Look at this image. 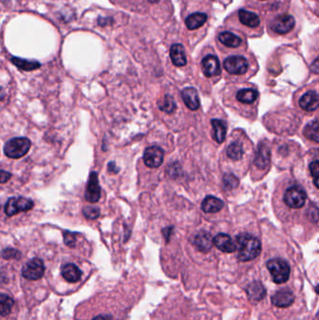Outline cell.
<instances>
[{
    "label": "cell",
    "instance_id": "obj_1",
    "mask_svg": "<svg viewBox=\"0 0 319 320\" xmlns=\"http://www.w3.org/2000/svg\"><path fill=\"white\" fill-rule=\"evenodd\" d=\"M238 250V258L241 261H250L259 256L261 244L259 240L248 233L238 235L235 239Z\"/></svg>",
    "mask_w": 319,
    "mask_h": 320
},
{
    "label": "cell",
    "instance_id": "obj_2",
    "mask_svg": "<svg viewBox=\"0 0 319 320\" xmlns=\"http://www.w3.org/2000/svg\"><path fill=\"white\" fill-rule=\"evenodd\" d=\"M30 148L31 142L28 138H12L6 142L4 146V153L10 158L18 159L26 156Z\"/></svg>",
    "mask_w": 319,
    "mask_h": 320
},
{
    "label": "cell",
    "instance_id": "obj_3",
    "mask_svg": "<svg viewBox=\"0 0 319 320\" xmlns=\"http://www.w3.org/2000/svg\"><path fill=\"white\" fill-rule=\"evenodd\" d=\"M267 268L272 275L274 283H286L289 279L290 267L286 260L282 258H273L268 261Z\"/></svg>",
    "mask_w": 319,
    "mask_h": 320
},
{
    "label": "cell",
    "instance_id": "obj_4",
    "mask_svg": "<svg viewBox=\"0 0 319 320\" xmlns=\"http://www.w3.org/2000/svg\"><path fill=\"white\" fill-rule=\"evenodd\" d=\"M296 26L295 18L287 13L278 14L270 23V28L276 35H287L291 32Z\"/></svg>",
    "mask_w": 319,
    "mask_h": 320
},
{
    "label": "cell",
    "instance_id": "obj_5",
    "mask_svg": "<svg viewBox=\"0 0 319 320\" xmlns=\"http://www.w3.org/2000/svg\"><path fill=\"white\" fill-rule=\"evenodd\" d=\"M307 195L300 185H292L284 196L285 203L292 209H300L304 206Z\"/></svg>",
    "mask_w": 319,
    "mask_h": 320
},
{
    "label": "cell",
    "instance_id": "obj_6",
    "mask_svg": "<svg viewBox=\"0 0 319 320\" xmlns=\"http://www.w3.org/2000/svg\"><path fill=\"white\" fill-rule=\"evenodd\" d=\"M45 273V266L43 261L38 258L34 257L28 261L22 269V275L31 281H36L40 279Z\"/></svg>",
    "mask_w": 319,
    "mask_h": 320
},
{
    "label": "cell",
    "instance_id": "obj_7",
    "mask_svg": "<svg viewBox=\"0 0 319 320\" xmlns=\"http://www.w3.org/2000/svg\"><path fill=\"white\" fill-rule=\"evenodd\" d=\"M224 69L231 75H244L249 69V63L243 55H231L224 61Z\"/></svg>",
    "mask_w": 319,
    "mask_h": 320
},
{
    "label": "cell",
    "instance_id": "obj_8",
    "mask_svg": "<svg viewBox=\"0 0 319 320\" xmlns=\"http://www.w3.org/2000/svg\"><path fill=\"white\" fill-rule=\"evenodd\" d=\"M34 206V202L30 199L18 197V198H10L6 202L5 205V213L8 216H12L17 214L20 212H28L31 210Z\"/></svg>",
    "mask_w": 319,
    "mask_h": 320
},
{
    "label": "cell",
    "instance_id": "obj_9",
    "mask_svg": "<svg viewBox=\"0 0 319 320\" xmlns=\"http://www.w3.org/2000/svg\"><path fill=\"white\" fill-rule=\"evenodd\" d=\"M164 160V151L160 146H151L145 149L143 154L144 164L151 169L160 167Z\"/></svg>",
    "mask_w": 319,
    "mask_h": 320
},
{
    "label": "cell",
    "instance_id": "obj_10",
    "mask_svg": "<svg viewBox=\"0 0 319 320\" xmlns=\"http://www.w3.org/2000/svg\"><path fill=\"white\" fill-rule=\"evenodd\" d=\"M101 195V188L99 185L97 174L92 172L87 182L86 191H85V200L90 203H96L99 201Z\"/></svg>",
    "mask_w": 319,
    "mask_h": 320
},
{
    "label": "cell",
    "instance_id": "obj_11",
    "mask_svg": "<svg viewBox=\"0 0 319 320\" xmlns=\"http://www.w3.org/2000/svg\"><path fill=\"white\" fill-rule=\"evenodd\" d=\"M237 18L239 23L248 29H256L261 25L260 17L253 11L241 9L237 12Z\"/></svg>",
    "mask_w": 319,
    "mask_h": 320
},
{
    "label": "cell",
    "instance_id": "obj_12",
    "mask_svg": "<svg viewBox=\"0 0 319 320\" xmlns=\"http://www.w3.org/2000/svg\"><path fill=\"white\" fill-rule=\"evenodd\" d=\"M218 41L229 49H238L244 45V39L241 35L229 31V30H224L221 31L217 36Z\"/></svg>",
    "mask_w": 319,
    "mask_h": 320
},
{
    "label": "cell",
    "instance_id": "obj_13",
    "mask_svg": "<svg viewBox=\"0 0 319 320\" xmlns=\"http://www.w3.org/2000/svg\"><path fill=\"white\" fill-rule=\"evenodd\" d=\"M201 68L203 73L208 78L218 76L221 73L219 59L215 55H206L201 61Z\"/></svg>",
    "mask_w": 319,
    "mask_h": 320
},
{
    "label": "cell",
    "instance_id": "obj_14",
    "mask_svg": "<svg viewBox=\"0 0 319 320\" xmlns=\"http://www.w3.org/2000/svg\"><path fill=\"white\" fill-rule=\"evenodd\" d=\"M295 301V296L288 289H282L275 294H273L272 297V303L274 306L277 307H288Z\"/></svg>",
    "mask_w": 319,
    "mask_h": 320
},
{
    "label": "cell",
    "instance_id": "obj_15",
    "mask_svg": "<svg viewBox=\"0 0 319 320\" xmlns=\"http://www.w3.org/2000/svg\"><path fill=\"white\" fill-rule=\"evenodd\" d=\"M214 245L225 253H232L237 250L236 243L229 235L225 233L217 234L214 238Z\"/></svg>",
    "mask_w": 319,
    "mask_h": 320
},
{
    "label": "cell",
    "instance_id": "obj_16",
    "mask_svg": "<svg viewBox=\"0 0 319 320\" xmlns=\"http://www.w3.org/2000/svg\"><path fill=\"white\" fill-rule=\"evenodd\" d=\"M182 99L189 110H197L200 106L198 94L197 90L193 87L185 88L182 91Z\"/></svg>",
    "mask_w": 319,
    "mask_h": 320
},
{
    "label": "cell",
    "instance_id": "obj_17",
    "mask_svg": "<svg viewBox=\"0 0 319 320\" xmlns=\"http://www.w3.org/2000/svg\"><path fill=\"white\" fill-rule=\"evenodd\" d=\"M300 108L306 111H314L319 108V95L315 91L305 93L300 101Z\"/></svg>",
    "mask_w": 319,
    "mask_h": 320
},
{
    "label": "cell",
    "instance_id": "obj_18",
    "mask_svg": "<svg viewBox=\"0 0 319 320\" xmlns=\"http://www.w3.org/2000/svg\"><path fill=\"white\" fill-rule=\"evenodd\" d=\"M270 160H271L270 148L267 144L261 143L258 147L257 153L255 157V165L258 169L264 170L270 164Z\"/></svg>",
    "mask_w": 319,
    "mask_h": 320
},
{
    "label": "cell",
    "instance_id": "obj_19",
    "mask_svg": "<svg viewBox=\"0 0 319 320\" xmlns=\"http://www.w3.org/2000/svg\"><path fill=\"white\" fill-rule=\"evenodd\" d=\"M194 245L199 251H201L203 253H207L213 247L214 239L212 238L211 234L206 231H200L195 236Z\"/></svg>",
    "mask_w": 319,
    "mask_h": 320
},
{
    "label": "cell",
    "instance_id": "obj_20",
    "mask_svg": "<svg viewBox=\"0 0 319 320\" xmlns=\"http://www.w3.org/2000/svg\"><path fill=\"white\" fill-rule=\"evenodd\" d=\"M61 274L68 283H77L82 278L81 270L72 263H67L62 266Z\"/></svg>",
    "mask_w": 319,
    "mask_h": 320
},
{
    "label": "cell",
    "instance_id": "obj_21",
    "mask_svg": "<svg viewBox=\"0 0 319 320\" xmlns=\"http://www.w3.org/2000/svg\"><path fill=\"white\" fill-rule=\"evenodd\" d=\"M169 55H170L172 63L176 67H184L188 63L185 48L182 44L176 43V44L171 46Z\"/></svg>",
    "mask_w": 319,
    "mask_h": 320
},
{
    "label": "cell",
    "instance_id": "obj_22",
    "mask_svg": "<svg viewBox=\"0 0 319 320\" xmlns=\"http://www.w3.org/2000/svg\"><path fill=\"white\" fill-rule=\"evenodd\" d=\"M223 207L224 202L213 196H208L201 203V209L206 213H218Z\"/></svg>",
    "mask_w": 319,
    "mask_h": 320
},
{
    "label": "cell",
    "instance_id": "obj_23",
    "mask_svg": "<svg viewBox=\"0 0 319 320\" xmlns=\"http://www.w3.org/2000/svg\"><path fill=\"white\" fill-rule=\"evenodd\" d=\"M208 20V16L205 13L202 12H196L189 15L186 19V26L189 30H195L201 28Z\"/></svg>",
    "mask_w": 319,
    "mask_h": 320
},
{
    "label": "cell",
    "instance_id": "obj_24",
    "mask_svg": "<svg viewBox=\"0 0 319 320\" xmlns=\"http://www.w3.org/2000/svg\"><path fill=\"white\" fill-rule=\"evenodd\" d=\"M247 295L249 299L254 302L261 301L266 295V290L262 285V284L259 282H254L250 284L246 289Z\"/></svg>",
    "mask_w": 319,
    "mask_h": 320
},
{
    "label": "cell",
    "instance_id": "obj_25",
    "mask_svg": "<svg viewBox=\"0 0 319 320\" xmlns=\"http://www.w3.org/2000/svg\"><path fill=\"white\" fill-rule=\"evenodd\" d=\"M212 127H213V137L216 140V142L222 143L224 142L226 134V125L222 120H212Z\"/></svg>",
    "mask_w": 319,
    "mask_h": 320
},
{
    "label": "cell",
    "instance_id": "obj_26",
    "mask_svg": "<svg viewBox=\"0 0 319 320\" xmlns=\"http://www.w3.org/2000/svg\"><path fill=\"white\" fill-rule=\"evenodd\" d=\"M10 60L17 68H19L20 70H23L26 71H35L40 67V64L38 63V61H34V60H27V59H22L19 57H14V56H12Z\"/></svg>",
    "mask_w": 319,
    "mask_h": 320
},
{
    "label": "cell",
    "instance_id": "obj_27",
    "mask_svg": "<svg viewBox=\"0 0 319 320\" xmlns=\"http://www.w3.org/2000/svg\"><path fill=\"white\" fill-rule=\"evenodd\" d=\"M257 96H258V94L255 89L245 88V89H242V90L238 91L236 95V99H237V101L244 103V104H251L257 99Z\"/></svg>",
    "mask_w": 319,
    "mask_h": 320
},
{
    "label": "cell",
    "instance_id": "obj_28",
    "mask_svg": "<svg viewBox=\"0 0 319 320\" xmlns=\"http://www.w3.org/2000/svg\"><path fill=\"white\" fill-rule=\"evenodd\" d=\"M304 136L313 142H319V122L312 121L306 125L303 130Z\"/></svg>",
    "mask_w": 319,
    "mask_h": 320
},
{
    "label": "cell",
    "instance_id": "obj_29",
    "mask_svg": "<svg viewBox=\"0 0 319 320\" xmlns=\"http://www.w3.org/2000/svg\"><path fill=\"white\" fill-rule=\"evenodd\" d=\"M227 156L233 160H240L244 156V148L240 142H232L226 150Z\"/></svg>",
    "mask_w": 319,
    "mask_h": 320
},
{
    "label": "cell",
    "instance_id": "obj_30",
    "mask_svg": "<svg viewBox=\"0 0 319 320\" xmlns=\"http://www.w3.org/2000/svg\"><path fill=\"white\" fill-rule=\"evenodd\" d=\"M14 304L13 300L6 294H1L0 296V314L2 317H6L10 314L12 306Z\"/></svg>",
    "mask_w": 319,
    "mask_h": 320
},
{
    "label": "cell",
    "instance_id": "obj_31",
    "mask_svg": "<svg viewBox=\"0 0 319 320\" xmlns=\"http://www.w3.org/2000/svg\"><path fill=\"white\" fill-rule=\"evenodd\" d=\"M159 107H160V110H163L167 113H172L174 110H176V103L171 96L166 95L162 102L159 103Z\"/></svg>",
    "mask_w": 319,
    "mask_h": 320
},
{
    "label": "cell",
    "instance_id": "obj_32",
    "mask_svg": "<svg viewBox=\"0 0 319 320\" xmlns=\"http://www.w3.org/2000/svg\"><path fill=\"white\" fill-rule=\"evenodd\" d=\"M83 213L85 218L90 220H95L99 217L100 215V209L96 206H85L83 209Z\"/></svg>",
    "mask_w": 319,
    "mask_h": 320
},
{
    "label": "cell",
    "instance_id": "obj_33",
    "mask_svg": "<svg viewBox=\"0 0 319 320\" xmlns=\"http://www.w3.org/2000/svg\"><path fill=\"white\" fill-rule=\"evenodd\" d=\"M223 181H224V184H225V187L226 188H229V189L237 187L238 186V183H239L238 179L235 177L233 174H226V175H225Z\"/></svg>",
    "mask_w": 319,
    "mask_h": 320
},
{
    "label": "cell",
    "instance_id": "obj_34",
    "mask_svg": "<svg viewBox=\"0 0 319 320\" xmlns=\"http://www.w3.org/2000/svg\"><path fill=\"white\" fill-rule=\"evenodd\" d=\"M2 256L5 259H10V258H20L21 253L18 250L12 249V248H7L2 252Z\"/></svg>",
    "mask_w": 319,
    "mask_h": 320
},
{
    "label": "cell",
    "instance_id": "obj_35",
    "mask_svg": "<svg viewBox=\"0 0 319 320\" xmlns=\"http://www.w3.org/2000/svg\"><path fill=\"white\" fill-rule=\"evenodd\" d=\"M64 242L66 246L69 247H74L76 245L75 233L70 231H64Z\"/></svg>",
    "mask_w": 319,
    "mask_h": 320
},
{
    "label": "cell",
    "instance_id": "obj_36",
    "mask_svg": "<svg viewBox=\"0 0 319 320\" xmlns=\"http://www.w3.org/2000/svg\"><path fill=\"white\" fill-rule=\"evenodd\" d=\"M310 173H311V175L316 178L319 176V161H314L312 162L309 166Z\"/></svg>",
    "mask_w": 319,
    "mask_h": 320
},
{
    "label": "cell",
    "instance_id": "obj_37",
    "mask_svg": "<svg viewBox=\"0 0 319 320\" xmlns=\"http://www.w3.org/2000/svg\"><path fill=\"white\" fill-rule=\"evenodd\" d=\"M311 71L314 73L319 74V55L311 64Z\"/></svg>",
    "mask_w": 319,
    "mask_h": 320
},
{
    "label": "cell",
    "instance_id": "obj_38",
    "mask_svg": "<svg viewBox=\"0 0 319 320\" xmlns=\"http://www.w3.org/2000/svg\"><path fill=\"white\" fill-rule=\"evenodd\" d=\"M11 177V174L5 171H1V183H5L8 182Z\"/></svg>",
    "mask_w": 319,
    "mask_h": 320
},
{
    "label": "cell",
    "instance_id": "obj_39",
    "mask_svg": "<svg viewBox=\"0 0 319 320\" xmlns=\"http://www.w3.org/2000/svg\"><path fill=\"white\" fill-rule=\"evenodd\" d=\"M108 170H109V172H111L113 174H117L119 172V169L116 167L115 162H110L108 165Z\"/></svg>",
    "mask_w": 319,
    "mask_h": 320
},
{
    "label": "cell",
    "instance_id": "obj_40",
    "mask_svg": "<svg viewBox=\"0 0 319 320\" xmlns=\"http://www.w3.org/2000/svg\"><path fill=\"white\" fill-rule=\"evenodd\" d=\"M92 320H113V318L110 315H99Z\"/></svg>",
    "mask_w": 319,
    "mask_h": 320
},
{
    "label": "cell",
    "instance_id": "obj_41",
    "mask_svg": "<svg viewBox=\"0 0 319 320\" xmlns=\"http://www.w3.org/2000/svg\"><path fill=\"white\" fill-rule=\"evenodd\" d=\"M172 229H173V227H169V228H167V229H163L164 237L166 236L167 241H169V232H171V231H172Z\"/></svg>",
    "mask_w": 319,
    "mask_h": 320
},
{
    "label": "cell",
    "instance_id": "obj_42",
    "mask_svg": "<svg viewBox=\"0 0 319 320\" xmlns=\"http://www.w3.org/2000/svg\"><path fill=\"white\" fill-rule=\"evenodd\" d=\"M314 183H315V185L319 189V176L314 178Z\"/></svg>",
    "mask_w": 319,
    "mask_h": 320
},
{
    "label": "cell",
    "instance_id": "obj_43",
    "mask_svg": "<svg viewBox=\"0 0 319 320\" xmlns=\"http://www.w3.org/2000/svg\"><path fill=\"white\" fill-rule=\"evenodd\" d=\"M150 3H152V4H155V3H158L159 2V0H148Z\"/></svg>",
    "mask_w": 319,
    "mask_h": 320
},
{
    "label": "cell",
    "instance_id": "obj_44",
    "mask_svg": "<svg viewBox=\"0 0 319 320\" xmlns=\"http://www.w3.org/2000/svg\"><path fill=\"white\" fill-rule=\"evenodd\" d=\"M316 291H317V293L319 295V284L317 286V287H316Z\"/></svg>",
    "mask_w": 319,
    "mask_h": 320
},
{
    "label": "cell",
    "instance_id": "obj_45",
    "mask_svg": "<svg viewBox=\"0 0 319 320\" xmlns=\"http://www.w3.org/2000/svg\"><path fill=\"white\" fill-rule=\"evenodd\" d=\"M258 1H267V0H258Z\"/></svg>",
    "mask_w": 319,
    "mask_h": 320
}]
</instances>
